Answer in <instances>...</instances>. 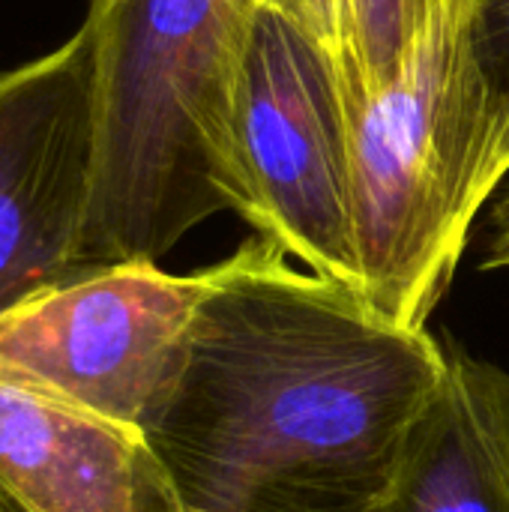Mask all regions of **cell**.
Segmentation results:
<instances>
[{
    "label": "cell",
    "mask_w": 509,
    "mask_h": 512,
    "mask_svg": "<svg viewBox=\"0 0 509 512\" xmlns=\"http://www.w3.org/2000/svg\"><path fill=\"white\" fill-rule=\"evenodd\" d=\"M447 375V345L267 240L210 267L180 378L141 435L183 512H369Z\"/></svg>",
    "instance_id": "obj_1"
},
{
    "label": "cell",
    "mask_w": 509,
    "mask_h": 512,
    "mask_svg": "<svg viewBox=\"0 0 509 512\" xmlns=\"http://www.w3.org/2000/svg\"><path fill=\"white\" fill-rule=\"evenodd\" d=\"M258 9L90 0L96 165L81 270L159 264L210 216H249L237 102Z\"/></svg>",
    "instance_id": "obj_2"
},
{
    "label": "cell",
    "mask_w": 509,
    "mask_h": 512,
    "mask_svg": "<svg viewBox=\"0 0 509 512\" xmlns=\"http://www.w3.org/2000/svg\"><path fill=\"white\" fill-rule=\"evenodd\" d=\"M480 0H453L399 75L348 117L360 297L426 330L483 204L509 180V90L477 36Z\"/></svg>",
    "instance_id": "obj_3"
},
{
    "label": "cell",
    "mask_w": 509,
    "mask_h": 512,
    "mask_svg": "<svg viewBox=\"0 0 509 512\" xmlns=\"http://www.w3.org/2000/svg\"><path fill=\"white\" fill-rule=\"evenodd\" d=\"M210 267L81 270L0 312V381L144 429L183 372Z\"/></svg>",
    "instance_id": "obj_4"
},
{
    "label": "cell",
    "mask_w": 509,
    "mask_h": 512,
    "mask_svg": "<svg viewBox=\"0 0 509 512\" xmlns=\"http://www.w3.org/2000/svg\"><path fill=\"white\" fill-rule=\"evenodd\" d=\"M237 141L246 222L306 270L360 294L342 84L324 51L264 3L243 63Z\"/></svg>",
    "instance_id": "obj_5"
},
{
    "label": "cell",
    "mask_w": 509,
    "mask_h": 512,
    "mask_svg": "<svg viewBox=\"0 0 509 512\" xmlns=\"http://www.w3.org/2000/svg\"><path fill=\"white\" fill-rule=\"evenodd\" d=\"M96 165L84 27L0 75V312L78 267Z\"/></svg>",
    "instance_id": "obj_6"
},
{
    "label": "cell",
    "mask_w": 509,
    "mask_h": 512,
    "mask_svg": "<svg viewBox=\"0 0 509 512\" xmlns=\"http://www.w3.org/2000/svg\"><path fill=\"white\" fill-rule=\"evenodd\" d=\"M0 477L30 512H183L141 432L6 381Z\"/></svg>",
    "instance_id": "obj_7"
},
{
    "label": "cell",
    "mask_w": 509,
    "mask_h": 512,
    "mask_svg": "<svg viewBox=\"0 0 509 512\" xmlns=\"http://www.w3.org/2000/svg\"><path fill=\"white\" fill-rule=\"evenodd\" d=\"M369 512H509V411L498 366L447 342V375Z\"/></svg>",
    "instance_id": "obj_8"
},
{
    "label": "cell",
    "mask_w": 509,
    "mask_h": 512,
    "mask_svg": "<svg viewBox=\"0 0 509 512\" xmlns=\"http://www.w3.org/2000/svg\"><path fill=\"white\" fill-rule=\"evenodd\" d=\"M453 0H351L354 87L345 114L378 96L402 69L414 42Z\"/></svg>",
    "instance_id": "obj_9"
},
{
    "label": "cell",
    "mask_w": 509,
    "mask_h": 512,
    "mask_svg": "<svg viewBox=\"0 0 509 512\" xmlns=\"http://www.w3.org/2000/svg\"><path fill=\"white\" fill-rule=\"evenodd\" d=\"M264 6L288 15L330 60L342 84V102L354 87L351 63V0H261Z\"/></svg>",
    "instance_id": "obj_10"
},
{
    "label": "cell",
    "mask_w": 509,
    "mask_h": 512,
    "mask_svg": "<svg viewBox=\"0 0 509 512\" xmlns=\"http://www.w3.org/2000/svg\"><path fill=\"white\" fill-rule=\"evenodd\" d=\"M477 36L489 69L509 90V0H480Z\"/></svg>",
    "instance_id": "obj_11"
},
{
    "label": "cell",
    "mask_w": 509,
    "mask_h": 512,
    "mask_svg": "<svg viewBox=\"0 0 509 512\" xmlns=\"http://www.w3.org/2000/svg\"><path fill=\"white\" fill-rule=\"evenodd\" d=\"M483 270H509V180L501 189V198L492 210V234L489 249L483 255Z\"/></svg>",
    "instance_id": "obj_12"
},
{
    "label": "cell",
    "mask_w": 509,
    "mask_h": 512,
    "mask_svg": "<svg viewBox=\"0 0 509 512\" xmlns=\"http://www.w3.org/2000/svg\"><path fill=\"white\" fill-rule=\"evenodd\" d=\"M0 512H30L27 504L12 492V486L0 477Z\"/></svg>",
    "instance_id": "obj_13"
},
{
    "label": "cell",
    "mask_w": 509,
    "mask_h": 512,
    "mask_svg": "<svg viewBox=\"0 0 509 512\" xmlns=\"http://www.w3.org/2000/svg\"><path fill=\"white\" fill-rule=\"evenodd\" d=\"M501 393H504V402H507L509 411V372H501Z\"/></svg>",
    "instance_id": "obj_14"
}]
</instances>
